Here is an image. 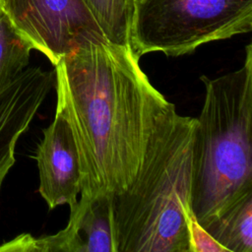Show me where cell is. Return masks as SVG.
Returning a JSON list of instances; mask_svg holds the SVG:
<instances>
[{"instance_id": "1", "label": "cell", "mask_w": 252, "mask_h": 252, "mask_svg": "<svg viewBox=\"0 0 252 252\" xmlns=\"http://www.w3.org/2000/svg\"><path fill=\"white\" fill-rule=\"evenodd\" d=\"M59 107L79 152L80 194H118L141 164L169 101L151 84L130 46L89 41L54 66Z\"/></svg>"}, {"instance_id": "2", "label": "cell", "mask_w": 252, "mask_h": 252, "mask_svg": "<svg viewBox=\"0 0 252 252\" xmlns=\"http://www.w3.org/2000/svg\"><path fill=\"white\" fill-rule=\"evenodd\" d=\"M195 123L171 102L158 117L135 178L112 195L115 252H190Z\"/></svg>"}, {"instance_id": "3", "label": "cell", "mask_w": 252, "mask_h": 252, "mask_svg": "<svg viewBox=\"0 0 252 252\" xmlns=\"http://www.w3.org/2000/svg\"><path fill=\"white\" fill-rule=\"evenodd\" d=\"M201 81L205 99L193 136L190 207L205 227L252 193V45L239 69Z\"/></svg>"}, {"instance_id": "4", "label": "cell", "mask_w": 252, "mask_h": 252, "mask_svg": "<svg viewBox=\"0 0 252 252\" xmlns=\"http://www.w3.org/2000/svg\"><path fill=\"white\" fill-rule=\"evenodd\" d=\"M251 30L252 0H132L129 45L177 57Z\"/></svg>"}, {"instance_id": "5", "label": "cell", "mask_w": 252, "mask_h": 252, "mask_svg": "<svg viewBox=\"0 0 252 252\" xmlns=\"http://www.w3.org/2000/svg\"><path fill=\"white\" fill-rule=\"evenodd\" d=\"M1 10L53 66L86 42H109L85 0H3Z\"/></svg>"}, {"instance_id": "6", "label": "cell", "mask_w": 252, "mask_h": 252, "mask_svg": "<svg viewBox=\"0 0 252 252\" xmlns=\"http://www.w3.org/2000/svg\"><path fill=\"white\" fill-rule=\"evenodd\" d=\"M42 132L43 138L34 155L39 174L38 192L49 210L65 204L71 208L82 190L81 163L73 132L59 107L51 124Z\"/></svg>"}, {"instance_id": "7", "label": "cell", "mask_w": 252, "mask_h": 252, "mask_svg": "<svg viewBox=\"0 0 252 252\" xmlns=\"http://www.w3.org/2000/svg\"><path fill=\"white\" fill-rule=\"evenodd\" d=\"M115 252L112 195L81 194L65 228L52 235L30 234L28 252Z\"/></svg>"}, {"instance_id": "8", "label": "cell", "mask_w": 252, "mask_h": 252, "mask_svg": "<svg viewBox=\"0 0 252 252\" xmlns=\"http://www.w3.org/2000/svg\"><path fill=\"white\" fill-rule=\"evenodd\" d=\"M54 84V71L27 67L0 93V190L15 163L19 138L29 129Z\"/></svg>"}, {"instance_id": "9", "label": "cell", "mask_w": 252, "mask_h": 252, "mask_svg": "<svg viewBox=\"0 0 252 252\" xmlns=\"http://www.w3.org/2000/svg\"><path fill=\"white\" fill-rule=\"evenodd\" d=\"M228 252H252V193L204 227Z\"/></svg>"}, {"instance_id": "10", "label": "cell", "mask_w": 252, "mask_h": 252, "mask_svg": "<svg viewBox=\"0 0 252 252\" xmlns=\"http://www.w3.org/2000/svg\"><path fill=\"white\" fill-rule=\"evenodd\" d=\"M32 50L0 9V93L29 66Z\"/></svg>"}, {"instance_id": "11", "label": "cell", "mask_w": 252, "mask_h": 252, "mask_svg": "<svg viewBox=\"0 0 252 252\" xmlns=\"http://www.w3.org/2000/svg\"><path fill=\"white\" fill-rule=\"evenodd\" d=\"M110 43L130 46L132 0H85Z\"/></svg>"}, {"instance_id": "12", "label": "cell", "mask_w": 252, "mask_h": 252, "mask_svg": "<svg viewBox=\"0 0 252 252\" xmlns=\"http://www.w3.org/2000/svg\"><path fill=\"white\" fill-rule=\"evenodd\" d=\"M188 228L190 252H228L197 221L192 213L188 217Z\"/></svg>"}, {"instance_id": "13", "label": "cell", "mask_w": 252, "mask_h": 252, "mask_svg": "<svg viewBox=\"0 0 252 252\" xmlns=\"http://www.w3.org/2000/svg\"><path fill=\"white\" fill-rule=\"evenodd\" d=\"M2 4H3V0H0V9L2 8Z\"/></svg>"}]
</instances>
